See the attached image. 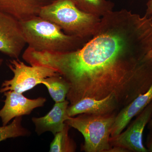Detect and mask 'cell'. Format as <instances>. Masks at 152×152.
Listing matches in <instances>:
<instances>
[{"label": "cell", "instance_id": "1", "mask_svg": "<svg viewBox=\"0 0 152 152\" xmlns=\"http://www.w3.org/2000/svg\"><path fill=\"white\" fill-rule=\"evenodd\" d=\"M152 21L131 11L101 18L90 39L75 50L39 52V65L53 68L69 85L70 104L113 97L121 110L152 85Z\"/></svg>", "mask_w": 152, "mask_h": 152}, {"label": "cell", "instance_id": "2", "mask_svg": "<svg viewBox=\"0 0 152 152\" xmlns=\"http://www.w3.org/2000/svg\"><path fill=\"white\" fill-rule=\"evenodd\" d=\"M20 22L28 47L36 50L72 51L81 48L89 40L67 34L58 25L39 16Z\"/></svg>", "mask_w": 152, "mask_h": 152}, {"label": "cell", "instance_id": "3", "mask_svg": "<svg viewBox=\"0 0 152 152\" xmlns=\"http://www.w3.org/2000/svg\"><path fill=\"white\" fill-rule=\"evenodd\" d=\"M39 16L58 25L67 34L88 40L101 19L80 10L73 0H55L42 9Z\"/></svg>", "mask_w": 152, "mask_h": 152}, {"label": "cell", "instance_id": "4", "mask_svg": "<svg viewBox=\"0 0 152 152\" xmlns=\"http://www.w3.org/2000/svg\"><path fill=\"white\" fill-rule=\"evenodd\" d=\"M117 114L95 115L82 114L65 121L80 132L84 138L82 150L86 152H110L111 132Z\"/></svg>", "mask_w": 152, "mask_h": 152}, {"label": "cell", "instance_id": "5", "mask_svg": "<svg viewBox=\"0 0 152 152\" xmlns=\"http://www.w3.org/2000/svg\"><path fill=\"white\" fill-rule=\"evenodd\" d=\"M9 68L14 74L10 80L3 82L0 88L1 94L12 91L23 93L29 91L46 78L60 74L55 69L42 65H26L19 59L10 60Z\"/></svg>", "mask_w": 152, "mask_h": 152}, {"label": "cell", "instance_id": "6", "mask_svg": "<svg viewBox=\"0 0 152 152\" xmlns=\"http://www.w3.org/2000/svg\"><path fill=\"white\" fill-rule=\"evenodd\" d=\"M152 115V101L141 113L126 131L110 137L111 152H148L143 142L145 128Z\"/></svg>", "mask_w": 152, "mask_h": 152}, {"label": "cell", "instance_id": "7", "mask_svg": "<svg viewBox=\"0 0 152 152\" xmlns=\"http://www.w3.org/2000/svg\"><path fill=\"white\" fill-rule=\"evenodd\" d=\"M26 45L20 21L0 11V52L18 59Z\"/></svg>", "mask_w": 152, "mask_h": 152}, {"label": "cell", "instance_id": "8", "mask_svg": "<svg viewBox=\"0 0 152 152\" xmlns=\"http://www.w3.org/2000/svg\"><path fill=\"white\" fill-rule=\"evenodd\" d=\"M5 97L4 104L0 110V118L3 126L8 124L11 120L18 117L29 115L35 109L43 107L46 98L35 99L26 97L23 94L10 91L3 93Z\"/></svg>", "mask_w": 152, "mask_h": 152}, {"label": "cell", "instance_id": "9", "mask_svg": "<svg viewBox=\"0 0 152 152\" xmlns=\"http://www.w3.org/2000/svg\"><path fill=\"white\" fill-rule=\"evenodd\" d=\"M69 102L65 101L56 102L52 110L44 116L33 117L32 121L35 126V132L38 135L46 132H51L55 135L62 130L65 126V121L70 117L67 109Z\"/></svg>", "mask_w": 152, "mask_h": 152}, {"label": "cell", "instance_id": "10", "mask_svg": "<svg viewBox=\"0 0 152 152\" xmlns=\"http://www.w3.org/2000/svg\"><path fill=\"white\" fill-rule=\"evenodd\" d=\"M120 109L115 98L110 96L101 99L87 97L82 99L75 103L69 105L67 113L70 117L82 114L95 115L117 114L116 111L119 112Z\"/></svg>", "mask_w": 152, "mask_h": 152}, {"label": "cell", "instance_id": "11", "mask_svg": "<svg viewBox=\"0 0 152 152\" xmlns=\"http://www.w3.org/2000/svg\"><path fill=\"white\" fill-rule=\"evenodd\" d=\"M55 0H0V11L20 21L39 16L41 10Z\"/></svg>", "mask_w": 152, "mask_h": 152}, {"label": "cell", "instance_id": "12", "mask_svg": "<svg viewBox=\"0 0 152 152\" xmlns=\"http://www.w3.org/2000/svg\"><path fill=\"white\" fill-rule=\"evenodd\" d=\"M152 101V85L146 92L139 95L117 114L112 127L111 137L122 132L133 118L141 113Z\"/></svg>", "mask_w": 152, "mask_h": 152}, {"label": "cell", "instance_id": "13", "mask_svg": "<svg viewBox=\"0 0 152 152\" xmlns=\"http://www.w3.org/2000/svg\"><path fill=\"white\" fill-rule=\"evenodd\" d=\"M77 7L87 13L101 18L113 11L115 4L107 0H73Z\"/></svg>", "mask_w": 152, "mask_h": 152}, {"label": "cell", "instance_id": "14", "mask_svg": "<svg viewBox=\"0 0 152 152\" xmlns=\"http://www.w3.org/2000/svg\"><path fill=\"white\" fill-rule=\"evenodd\" d=\"M41 84L47 87L50 96L55 102L66 100L69 85L60 75L46 78Z\"/></svg>", "mask_w": 152, "mask_h": 152}, {"label": "cell", "instance_id": "15", "mask_svg": "<svg viewBox=\"0 0 152 152\" xmlns=\"http://www.w3.org/2000/svg\"><path fill=\"white\" fill-rule=\"evenodd\" d=\"M70 127L66 124L62 130L55 135V137L50 145V152H74L76 145L69 134Z\"/></svg>", "mask_w": 152, "mask_h": 152}, {"label": "cell", "instance_id": "16", "mask_svg": "<svg viewBox=\"0 0 152 152\" xmlns=\"http://www.w3.org/2000/svg\"><path fill=\"white\" fill-rule=\"evenodd\" d=\"M22 117L14 119L11 124L0 127V142L7 139L20 137H28L31 132L23 126Z\"/></svg>", "mask_w": 152, "mask_h": 152}, {"label": "cell", "instance_id": "17", "mask_svg": "<svg viewBox=\"0 0 152 152\" xmlns=\"http://www.w3.org/2000/svg\"><path fill=\"white\" fill-rule=\"evenodd\" d=\"M147 9L145 15L150 18L152 21V0H149L146 4Z\"/></svg>", "mask_w": 152, "mask_h": 152}, {"label": "cell", "instance_id": "18", "mask_svg": "<svg viewBox=\"0 0 152 152\" xmlns=\"http://www.w3.org/2000/svg\"><path fill=\"white\" fill-rule=\"evenodd\" d=\"M146 148L149 152H152V131H150L147 138Z\"/></svg>", "mask_w": 152, "mask_h": 152}, {"label": "cell", "instance_id": "19", "mask_svg": "<svg viewBox=\"0 0 152 152\" xmlns=\"http://www.w3.org/2000/svg\"><path fill=\"white\" fill-rule=\"evenodd\" d=\"M148 124V129H149L150 131H152V115Z\"/></svg>", "mask_w": 152, "mask_h": 152}, {"label": "cell", "instance_id": "20", "mask_svg": "<svg viewBox=\"0 0 152 152\" xmlns=\"http://www.w3.org/2000/svg\"><path fill=\"white\" fill-rule=\"evenodd\" d=\"M3 62H4V60H3L2 58H0V67L2 65Z\"/></svg>", "mask_w": 152, "mask_h": 152}, {"label": "cell", "instance_id": "21", "mask_svg": "<svg viewBox=\"0 0 152 152\" xmlns=\"http://www.w3.org/2000/svg\"><path fill=\"white\" fill-rule=\"evenodd\" d=\"M149 55L151 57H152V50H151V51L150 52Z\"/></svg>", "mask_w": 152, "mask_h": 152}]
</instances>
